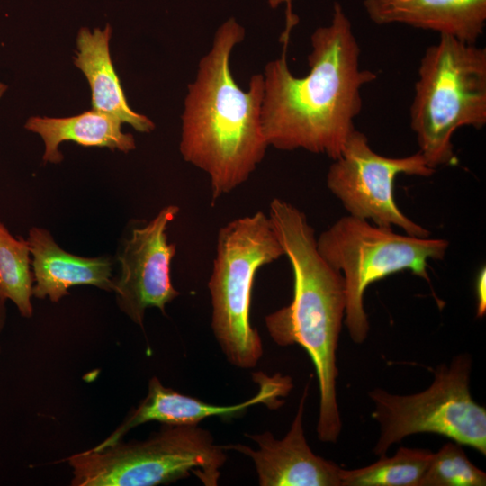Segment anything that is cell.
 <instances>
[{"label":"cell","mask_w":486,"mask_h":486,"mask_svg":"<svg viewBox=\"0 0 486 486\" xmlns=\"http://www.w3.org/2000/svg\"><path fill=\"white\" fill-rule=\"evenodd\" d=\"M309 72L298 77L288 66L287 48L262 73V129L268 147L304 149L337 159L356 130L362 89L377 78L363 68L361 49L342 5L310 36Z\"/></svg>","instance_id":"cell-1"},{"label":"cell","mask_w":486,"mask_h":486,"mask_svg":"<svg viewBox=\"0 0 486 486\" xmlns=\"http://www.w3.org/2000/svg\"><path fill=\"white\" fill-rule=\"evenodd\" d=\"M245 34L235 18L219 26L184 103L180 152L209 176L212 205L250 177L268 148L261 122L263 76L253 75L244 90L230 68Z\"/></svg>","instance_id":"cell-2"},{"label":"cell","mask_w":486,"mask_h":486,"mask_svg":"<svg viewBox=\"0 0 486 486\" xmlns=\"http://www.w3.org/2000/svg\"><path fill=\"white\" fill-rule=\"evenodd\" d=\"M268 216L292 269L293 298L289 305L268 314L266 326L277 345L297 344L310 356L320 387L318 437L335 443L342 427L336 352L346 308L343 276L320 254L304 212L275 198Z\"/></svg>","instance_id":"cell-3"},{"label":"cell","mask_w":486,"mask_h":486,"mask_svg":"<svg viewBox=\"0 0 486 486\" xmlns=\"http://www.w3.org/2000/svg\"><path fill=\"white\" fill-rule=\"evenodd\" d=\"M439 36L420 59L410 109L418 152L435 170L457 163L452 142L457 130L486 125V49Z\"/></svg>","instance_id":"cell-4"},{"label":"cell","mask_w":486,"mask_h":486,"mask_svg":"<svg viewBox=\"0 0 486 486\" xmlns=\"http://www.w3.org/2000/svg\"><path fill=\"white\" fill-rule=\"evenodd\" d=\"M284 256L268 215L256 212L228 222L218 233L208 283L212 328L228 361L239 368L256 365L263 346L250 321L251 295L257 271Z\"/></svg>","instance_id":"cell-5"},{"label":"cell","mask_w":486,"mask_h":486,"mask_svg":"<svg viewBox=\"0 0 486 486\" xmlns=\"http://www.w3.org/2000/svg\"><path fill=\"white\" fill-rule=\"evenodd\" d=\"M225 449L197 425H166L144 441L122 440L69 456L74 486H156L189 475L217 485Z\"/></svg>","instance_id":"cell-6"},{"label":"cell","mask_w":486,"mask_h":486,"mask_svg":"<svg viewBox=\"0 0 486 486\" xmlns=\"http://www.w3.org/2000/svg\"><path fill=\"white\" fill-rule=\"evenodd\" d=\"M322 257L340 272L345 286V324L351 339L363 343L369 332L364 294L373 283L404 270L428 283V260L443 259L449 243L395 233L392 229L346 215L317 238Z\"/></svg>","instance_id":"cell-7"},{"label":"cell","mask_w":486,"mask_h":486,"mask_svg":"<svg viewBox=\"0 0 486 486\" xmlns=\"http://www.w3.org/2000/svg\"><path fill=\"white\" fill-rule=\"evenodd\" d=\"M472 358L464 353L434 372L426 390L410 395L382 389L369 392L372 413L380 427L374 454L385 455L392 445L417 433H435L486 454V410L470 392Z\"/></svg>","instance_id":"cell-8"},{"label":"cell","mask_w":486,"mask_h":486,"mask_svg":"<svg viewBox=\"0 0 486 486\" xmlns=\"http://www.w3.org/2000/svg\"><path fill=\"white\" fill-rule=\"evenodd\" d=\"M435 171L418 151L401 158L378 154L366 135L356 129L341 155L330 165L327 186L348 215L383 228L398 227L410 236L427 238L429 230L409 219L398 207L393 184L400 174L428 177Z\"/></svg>","instance_id":"cell-9"},{"label":"cell","mask_w":486,"mask_h":486,"mask_svg":"<svg viewBox=\"0 0 486 486\" xmlns=\"http://www.w3.org/2000/svg\"><path fill=\"white\" fill-rule=\"evenodd\" d=\"M178 212L176 205L162 208L148 222L129 228L118 247L114 261L119 272L113 275L112 291L119 309L141 328L148 308L165 313L166 305L179 295L170 274L176 244L166 236Z\"/></svg>","instance_id":"cell-10"},{"label":"cell","mask_w":486,"mask_h":486,"mask_svg":"<svg viewBox=\"0 0 486 486\" xmlns=\"http://www.w3.org/2000/svg\"><path fill=\"white\" fill-rule=\"evenodd\" d=\"M308 385L302 395L291 428L282 439L269 432L246 434L258 446L254 450L237 444L222 446L249 456L261 486H341V470L337 464L315 454L303 430L304 404Z\"/></svg>","instance_id":"cell-11"},{"label":"cell","mask_w":486,"mask_h":486,"mask_svg":"<svg viewBox=\"0 0 486 486\" xmlns=\"http://www.w3.org/2000/svg\"><path fill=\"white\" fill-rule=\"evenodd\" d=\"M255 378L259 384V390L254 397L240 404L218 406L167 388L154 376L148 382L146 397L138 407L130 412L108 437L91 449L98 451L110 446L122 440L131 428L149 421L175 426L198 425L202 420L212 416L227 418L237 416L248 407L258 403L277 408L284 403L279 398L286 396L292 388L291 378L280 374L273 377L255 374Z\"/></svg>","instance_id":"cell-12"},{"label":"cell","mask_w":486,"mask_h":486,"mask_svg":"<svg viewBox=\"0 0 486 486\" xmlns=\"http://www.w3.org/2000/svg\"><path fill=\"white\" fill-rule=\"evenodd\" d=\"M26 239L32 256L34 297H48L58 302L76 285H93L112 291V257H86L71 254L60 248L51 233L43 228H31Z\"/></svg>","instance_id":"cell-13"},{"label":"cell","mask_w":486,"mask_h":486,"mask_svg":"<svg viewBox=\"0 0 486 486\" xmlns=\"http://www.w3.org/2000/svg\"><path fill=\"white\" fill-rule=\"evenodd\" d=\"M378 24H404L476 43L486 26V0H363Z\"/></svg>","instance_id":"cell-14"},{"label":"cell","mask_w":486,"mask_h":486,"mask_svg":"<svg viewBox=\"0 0 486 486\" xmlns=\"http://www.w3.org/2000/svg\"><path fill=\"white\" fill-rule=\"evenodd\" d=\"M110 25L104 30L82 28L76 38L75 65L85 74L92 91L93 110L112 115L134 130L149 133L154 122L129 106L109 50Z\"/></svg>","instance_id":"cell-15"},{"label":"cell","mask_w":486,"mask_h":486,"mask_svg":"<svg viewBox=\"0 0 486 486\" xmlns=\"http://www.w3.org/2000/svg\"><path fill=\"white\" fill-rule=\"evenodd\" d=\"M122 124L112 115L91 110L66 118L33 116L28 119L24 127L42 138L45 146L43 161L58 164L63 160L58 147L64 141L125 153L135 149L134 137L122 132Z\"/></svg>","instance_id":"cell-16"},{"label":"cell","mask_w":486,"mask_h":486,"mask_svg":"<svg viewBox=\"0 0 486 486\" xmlns=\"http://www.w3.org/2000/svg\"><path fill=\"white\" fill-rule=\"evenodd\" d=\"M428 449L400 447L365 467L341 470V486H418L429 464Z\"/></svg>","instance_id":"cell-17"},{"label":"cell","mask_w":486,"mask_h":486,"mask_svg":"<svg viewBox=\"0 0 486 486\" xmlns=\"http://www.w3.org/2000/svg\"><path fill=\"white\" fill-rule=\"evenodd\" d=\"M33 284L27 239L14 237L0 220V297L12 301L22 317L31 318Z\"/></svg>","instance_id":"cell-18"},{"label":"cell","mask_w":486,"mask_h":486,"mask_svg":"<svg viewBox=\"0 0 486 486\" xmlns=\"http://www.w3.org/2000/svg\"><path fill=\"white\" fill-rule=\"evenodd\" d=\"M486 473L467 457L462 445L448 442L433 453L418 486H484Z\"/></svg>","instance_id":"cell-19"},{"label":"cell","mask_w":486,"mask_h":486,"mask_svg":"<svg viewBox=\"0 0 486 486\" xmlns=\"http://www.w3.org/2000/svg\"><path fill=\"white\" fill-rule=\"evenodd\" d=\"M271 8H277L280 5H285V27L280 37V41L289 42L292 29L299 22L298 16L292 12V0H268Z\"/></svg>","instance_id":"cell-20"},{"label":"cell","mask_w":486,"mask_h":486,"mask_svg":"<svg viewBox=\"0 0 486 486\" xmlns=\"http://www.w3.org/2000/svg\"><path fill=\"white\" fill-rule=\"evenodd\" d=\"M475 292L477 298L476 316L482 318L486 313V269L482 267L478 272L475 281Z\"/></svg>","instance_id":"cell-21"},{"label":"cell","mask_w":486,"mask_h":486,"mask_svg":"<svg viewBox=\"0 0 486 486\" xmlns=\"http://www.w3.org/2000/svg\"><path fill=\"white\" fill-rule=\"evenodd\" d=\"M6 320V300L0 297V336L4 329ZM1 353V344H0Z\"/></svg>","instance_id":"cell-22"},{"label":"cell","mask_w":486,"mask_h":486,"mask_svg":"<svg viewBox=\"0 0 486 486\" xmlns=\"http://www.w3.org/2000/svg\"><path fill=\"white\" fill-rule=\"evenodd\" d=\"M6 90H7V86L0 82V99L2 98L4 94L6 92Z\"/></svg>","instance_id":"cell-23"}]
</instances>
